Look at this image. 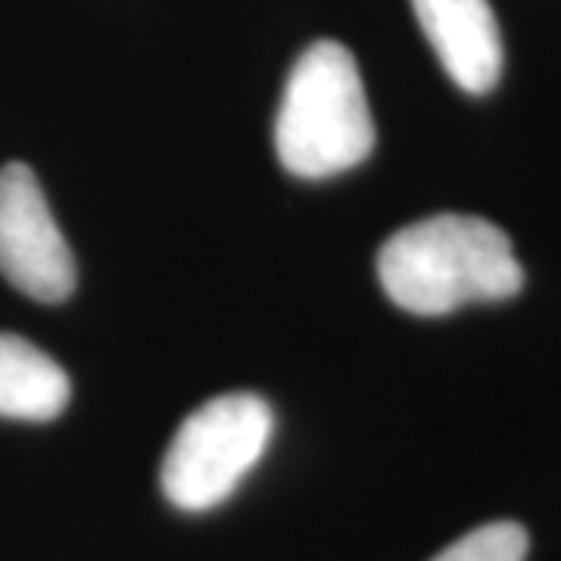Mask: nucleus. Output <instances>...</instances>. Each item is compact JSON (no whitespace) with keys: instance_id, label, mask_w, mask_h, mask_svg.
Here are the masks:
<instances>
[{"instance_id":"obj_7","label":"nucleus","mask_w":561,"mask_h":561,"mask_svg":"<svg viewBox=\"0 0 561 561\" xmlns=\"http://www.w3.org/2000/svg\"><path fill=\"white\" fill-rule=\"evenodd\" d=\"M527 549H530V537L522 524L493 522L449 542L431 561H524Z\"/></svg>"},{"instance_id":"obj_1","label":"nucleus","mask_w":561,"mask_h":561,"mask_svg":"<svg viewBox=\"0 0 561 561\" xmlns=\"http://www.w3.org/2000/svg\"><path fill=\"white\" fill-rule=\"evenodd\" d=\"M383 294L412 316H449L524 287L512 238L481 216L440 213L397 231L378 253Z\"/></svg>"},{"instance_id":"obj_2","label":"nucleus","mask_w":561,"mask_h":561,"mask_svg":"<svg viewBox=\"0 0 561 561\" xmlns=\"http://www.w3.org/2000/svg\"><path fill=\"white\" fill-rule=\"evenodd\" d=\"M375 119L356 57L337 41H316L294 62L275 119L280 165L297 179L356 169L375 150Z\"/></svg>"},{"instance_id":"obj_4","label":"nucleus","mask_w":561,"mask_h":561,"mask_svg":"<svg viewBox=\"0 0 561 561\" xmlns=\"http://www.w3.org/2000/svg\"><path fill=\"white\" fill-rule=\"evenodd\" d=\"M0 275L38 302H62L76 290V256L25 162L0 169Z\"/></svg>"},{"instance_id":"obj_6","label":"nucleus","mask_w":561,"mask_h":561,"mask_svg":"<svg viewBox=\"0 0 561 561\" xmlns=\"http://www.w3.org/2000/svg\"><path fill=\"white\" fill-rule=\"evenodd\" d=\"M69 397L72 383L57 362L20 334H0V419L50 421Z\"/></svg>"},{"instance_id":"obj_3","label":"nucleus","mask_w":561,"mask_h":561,"mask_svg":"<svg viewBox=\"0 0 561 561\" xmlns=\"http://www.w3.org/2000/svg\"><path fill=\"white\" fill-rule=\"evenodd\" d=\"M275 415L256 393H225L181 421L165 449L160 483L181 512H209L256 468L272 440Z\"/></svg>"},{"instance_id":"obj_5","label":"nucleus","mask_w":561,"mask_h":561,"mask_svg":"<svg viewBox=\"0 0 561 561\" xmlns=\"http://www.w3.org/2000/svg\"><path fill=\"white\" fill-rule=\"evenodd\" d=\"M421 32L449 79L468 94H486L502 79V32L490 0H412Z\"/></svg>"}]
</instances>
